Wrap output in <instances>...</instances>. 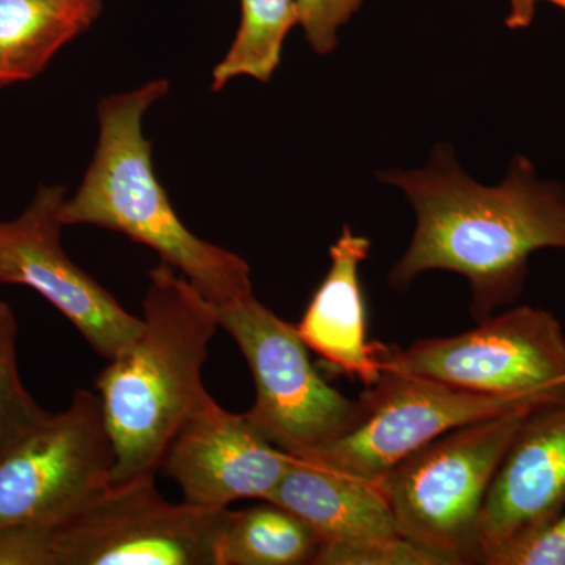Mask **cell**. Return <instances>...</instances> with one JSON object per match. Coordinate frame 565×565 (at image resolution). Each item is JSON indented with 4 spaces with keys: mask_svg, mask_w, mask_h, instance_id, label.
I'll return each mask as SVG.
<instances>
[{
    "mask_svg": "<svg viewBox=\"0 0 565 565\" xmlns=\"http://www.w3.org/2000/svg\"><path fill=\"white\" fill-rule=\"evenodd\" d=\"M307 523L323 544H356L401 535L381 484L292 457L270 494Z\"/></svg>",
    "mask_w": 565,
    "mask_h": 565,
    "instance_id": "cell-14",
    "label": "cell"
},
{
    "mask_svg": "<svg viewBox=\"0 0 565 565\" xmlns=\"http://www.w3.org/2000/svg\"><path fill=\"white\" fill-rule=\"evenodd\" d=\"M0 88H2V87H0Z\"/></svg>",
    "mask_w": 565,
    "mask_h": 565,
    "instance_id": "cell-27",
    "label": "cell"
},
{
    "mask_svg": "<svg viewBox=\"0 0 565 565\" xmlns=\"http://www.w3.org/2000/svg\"><path fill=\"white\" fill-rule=\"evenodd\" d=\"M115 451L98 394L77 390L0 462V526H58L111 482Z\"/></svg>",
    "mask_w": 565,
    "mask_h": 565,
    "instance_id": "cell-9",
    "label": "cell"
},
{
    "mask_svg": "<svg viewBox=\"0 0 565 565\" xmlns=\"http://www.w3.org/2000/svg\"><path fill=\"white\" fill-rule=\"evenodd\" d=\"M382 370L484 396H535L565 385V333L555 315L525 305L452 337L385 345Z\"/></svg>",
    "mask_w": 565,
    "mask_h": 565,
    "instance_id": "cell-7",
    "label": "cell"
},
{
    "mask_svg": "<svg viewBox=\"0 0 565 565\" xmlns=\"http://www.w3.org/2000/svg\"><path fill=\"white\" fill-rule=\"evenodd\" d=\"M54 527L0 526V565H54Z\"/></svg>",
    "mask_w": 565,
    "mask_h": 565,
    "instance_id": "cell-21",
    "label": "cell"
},
{
    "mask_svg": "<svg viewBox=\"0 0 565 565\" xmlns=\"http://www.w3.org/2000/svg\"><path fill=\"white\" fill-rule=\"evenodd\" d=\"M315 565H441L440 561L404 535L356 544L319 546Z\"/></svg>",
    "mask_w": 565,
    "mask_h": 565,
    "instance_id": "cell-19",
    "label": "cell"
},
{
    "mask_svg": "<svg viewBox=\"0 0 565 565\" xmlns=\"http://www.w3.org/2000/svg\"><path fill=\"white\" fill-rule=\"evenodd\" d=\"M243 18L232 47L212 71V90L250 76L269 82L281 61L282 43L299 22L296 0H241Z\"/></svg>",
    "mask_w": 565,
    "mask_h": 565,
    "instance_id": "cell-17",
    "label": "cell"
},
{
    "mask_svg": "<svg viewBox=\"0 0 565 565\" xmlns=\"http://www.w3.org/2000/svg\"><path fill=\"white\" fill-rule=\"evenodd\" d=\"M76 2L84 3L87 9L93 11L96 18H99L103 11V0H76Z\"/></svg>",
    "mask_w": 565,
    "mask_h": 565,
    "instance_id": "cell-24",
    "label": "cell"
},
{
    "mask_svg": "<svg viewBox=\"0 0 565 565\" xmlns=\"http://www.w3.org/2000/svg\"><path fill=\"white\" fill-rule=\"evenodd\" d=\"M289 460L245 414L225 411L204 392L170 441L159 471L180 486L188 503L221 511L234 501L269 500Z\"/></svg>",
    "mask_w": 565,
    "mask_h": 565,
    "instance_id": "cell-11",
    "label": "cell"
},
{
    "mask_svg": "<svg viewBox=\"0 0 565 565\" xmlns=\"http://www.w3.org/2000/svg\"><path fill=\"white\" fill-rule=\"evenodd\" d=\"M552 396L456 427L390 470L381 486L401 535L441 565L478 564L479 516L498 468L527 414Z\"/></svg>",
    "mask_w": 565,
    "mask_h": 565,
    "instance_id": "cell-4",
    "label": "cell"
},
{
    "mask_svg": "<svg viewBox=\"0 0 565 565\" xmlns=\"http://www.w3.org/2000/svg\"><path fill=\"white\" fill-rule=\"evenodd\" d=\"M371 243L344 225L330 247V269L316 289L297 332L310 351L349 379L371 386L382 374L385 345L370 343L360 266L370 255Z\"/></svg>",
    "mask_w": 565,
    "mask_h": 565,
    "instance_id": "cell-13",
    "label": "cell"
},
{
    "mask_svg": "<svg viewBox=\"0 0 565 565\" xmlns=\"http://www.w3.org/2000/svg\"><path fill=\"white\" fill-rule=\"evenodd\" d=\"M564 250H565V248H564Z\"/></svg>",
    "mask_w": 565,
    "mask_h": 565,
    "instance_id": "cell-26",
    "label": "cell"
},
{
    "mask_svg": "<svg viewBox=\"0 0 565 565\" xmlns=\"http://www.w3.org/2000/svg\"><path fill=\"white\" fill-rule=\"evenodd\" d=\"M535 2L537 0H511V13L505 20V25L512 31L530 28L534 20Z\"/></svg>",
    "mask_w": 565,
    "mask_h": 565,
    "instance_id": "cell-23",
    "label": "cell"
},
{
    "mask_svg": "<svg viewBox=\"0 0 565 565\" xmlns=\"http://www.w3.org/2000/svg\"><path fill=\"white\" fill-rule=\"evenodd\" d=\"M565 509V388L527 414L479 516L478 564L493 565Z\"/></svg>",
    "mask_w": 565,
    "mask_h": 565,
    "instance_id": "cell-12",
    "label": "cell"
},
{
    "mask_svg": "<svg viewBox=\"0 0 565 565\" xmlns=\"http://www.w3.org/2000/svg\"><path fill=\"white\" fill-rule=\"evenodd\" d=\"M379 178L399 188L416 214L414 239L390 274L392 286L407 288L429 270L462 275L478 321L519 299L534 252L565 248V191L539 180L522 156L497 188L465 174L446 143L435 147L426 169L386 170Z\"/></svg>",
    "mask_w": 565,
    "mask_h": 565,
    "instance_id": "cell-1",
    "label": "cell"
},
{
    "mask_svg": "<svg viewBox=\"0 0 565 565\" xmlns=\"http://www.w3.org/2000/svg\"><path fill=\"white\" fill-rule=\"evenodd\" d=\"M318 535L288 509L263 501L243 511L226 509L217 565H303L318 555Z\"/></svg>",
    "mask_w": 565,
    "mask_h": 565,
    "instance_id": "cell-16",
    "label": "cell"
},
{
    "mask_svg": "<svg viewBox=\"0 0 565 565\" xmlns=\"http://www.w3.org/2000/svg\"><path fill=\"white\" fill-rule=\"evenodd\" d=\"M169 88V81L156 79L98 104L95 156L77 192L63 202L61 221L63 226H99L147 245L212 303L243 299L253 294L250 266L195 236L156 177L143 117Z\"/></svg>",
    "mask_w": 565,
    "mask_h": 565,
    "instance_id": "cell-3",
    "label": "cell"
},
{
    "mask_svg": "<svg viewBox=\"0 0 565 565\" xmlns=\"http://www.w3.org/2000/svg\"><path fill=\"white\" fill-rule=\"evenodd\" d=\"M17 338L13 308L0 302V462L52 415L22 384Z\"/></svg>",
    "mask_w": 565,
    "mask_h": 565,
    "instance_id": "cell-18",
    "label": "cell"
},
{
    "mask_svg": "<svg viewBox=\"0 0 565 565\" xmlns=\"http://www.w3.org/2000/svg\"><path fill=\"white\" fill-rule=\"evenodd\" d=\"M156 475L111 481L54 527V565H217L226 509L170 503Z\"/></svg>",
    "mask_w": 565,
    "mask_h": 565,
    "instance_id": "cell-6",
    "label": "cell"
},
{
    "mask_svg": "<svg viewBox=\"0 0 565 565\" xmlns=\"http://www.w3.org/2000/svg\"><path fill=\"white\" fill-rule=\"evenodd\" d=\"M96 20L76 0H0V87L39 76Z\"/></svg>",
    "mask_w": 565,
    "mask_h": 565,
    "instance_id": "cell-15",
    "label": "cell"
},
{
    "mask_svg": "<svg viewBox=\"0 0 565 565\" xmlns=\"http://www.w3.org/2000/svg\"><path fill=\"white\" fill-rule=\"evenodd\" d=\"M140 333L98 374L96 394L115 451L111 481L156 475L202 394L217 307L161 263L148 273Z\"/></svg>",
    "mask_w": 565,
    "mask_h": 565,
    "instance_id": "cell-2",
    "label": "cell"
},
{
    "mask_svg": "<svg viewBox=\"0 0 565 565\" xmlns=\"http://www.w3.org/2000/svg\"><path fill=\"white\" fill-rule=\"evenodd\" d=\"M564 386L535 396L494 397L382 370L379 381L359 397V415L348 433L302 459L381 484L401 460L449 430L552 396Z\"/></svg>",
    "mask_w": 565,
    "mask_h": 565,
    "instance_id": "cell-8",
    "label": "cell"
},
{
    "mask_svg": "<svg viewBox=\"0 0 565 565\" xmlns=\"http://www.w3.org/2000/svg\"><path fill=\"white\" fill-rule=\"evenodd\" d=\"M493 565H565V509L530 537L501 553Z\"/></svg>",
    "mask_w": 565,
    "mask_h": 565,
    "instance_id": "cell-22",
    "label": "cell"
},
{
    "mask_svg": "<svg viewBox=\"0 0 565 565\" xmlns=\"http://www.w3.org/2000/svg\"><path fill=\"white\" fill-rule=\"evenodd\" d=\"M363 0H296L299 24L316 54L327 55L337 47V32Z\"/></svg>",
    "mask_w": 565,
    "mask_h": 565,
    "instance_id": "cell-20",
    "label": "cell"
},
{
    "mask_svg": "<svg viewBox=\"0 0 565 565\" xmlns=\"http://www.w3.org/2000/svg\"><path fill=\"white\" fill-rule=\"evenodd\" d=\"M545 2L553 3V6L561 7L565 10V0H545Z\"/></svg>",
    "mask_w": 565,
    "mask_h": 565,
    "instance_id": "cell-25",
    "label": "cell"
},
{
    "mask_svg": "<svg viewBox=\"0 0 565 565\" xmlns=\"http://www.w3.org/2000/svg\"><path fill=\"white\" fill-rule=\"evenodd\" d=\"M215 307L218 327L243 352L255 381V404L245 416L270 444L286 455L307 457L348 433L359 399L323 381L294 323L253 294Z\"/></svg>",
    "mask_w": 565,
    "mask_h": 565,
    "instance_id": "cell-5",
    "label": "cell"
},
{
    "mask_svg": "<svg viewBox=\"0 0 565 565\" xmlns=\"http://www.w3.org/2000/svg\"><path fill=\"white\" fill-rule=\"evenodd\" d=\"M65 199V188L40 185L21 215L0 222V282L35 289L109 362L140 333L143 321L63 250Z\"/></svg>",
    "mask_w": 565,
    "mask_h": 565,
    "instance_id": "cell-10",
    "label": "cell"
}]
</instances>
